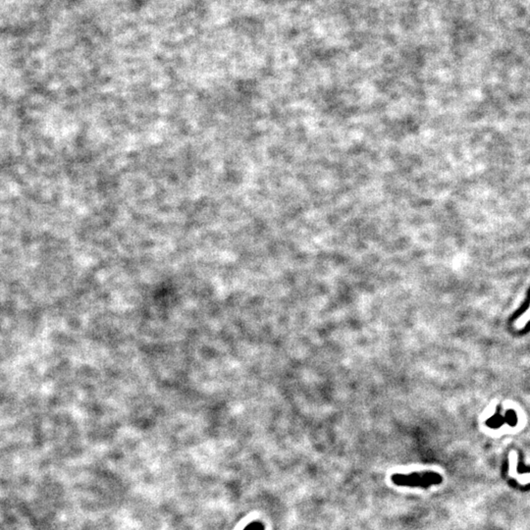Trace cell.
<instances>
[{
  "label": "cell",
  "instance_id": "6da1fadb",
  "mask_svg": "<svg viewBox=\"0 0 530 530\" xmlns=\"http://www.w3.org/2000/svg\"><path fill=\"white\" fill-rule=\"evenodd\" d=\"M393 483L397 486L427 489L433 485L441 484L443 476L435 472H418L404 474L395 473L391 476Z\"/></svg>",
  "mask_w": 530,
  "mask_h": 530
}]
</instances>
